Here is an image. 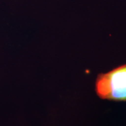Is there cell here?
Instances as JSON below:
<instances>
[{"label":"cell","instance_id":"obj_1","mask_svg":"<svg viewBox=\"0 0 126 126\" xmlns=\"http://www.w3.org/2000/svg\"><path fill=\"white\" fill-rule=\"evenodd\" d=\"M99 98L115 102L126 101V64L97 75L94 84Z\"/></svg>","mask_w":126,"mask_h":126}]
</instances>
